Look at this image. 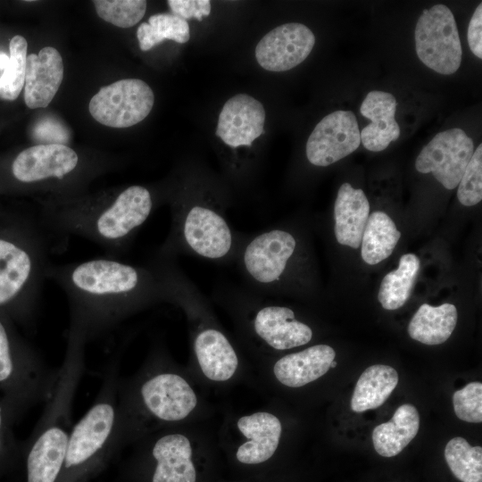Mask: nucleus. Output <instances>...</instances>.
Masks as SVG:
<instances>
[{
	"mask_svg": "<svg viewBox=\"0 0 482 482\" xmlns=\"http://www.w3.org/2000/svg\"><path fill=\"white\" fill-rule=\"evenodd\" d=\"M46 278L65 293L70 309L69 328L86 341L111 331L131 313L157 302H169L160 259L144 265L110 256L62 265L50 264Z\"/></svg>",
	"mask_w": 482,
	"mask_h": 482,
	"instance_id": "f257e3e1",
	"label": "nucleus"
},
{
	"mask_svg": "<svg viewBox=\"0 0 482 482\" xmlns=\"http://www.w3.org/2000/svg\"><path fill=\"white\" fill-rule=\"evenodd\" d=\"M155 204L149 188L133 185L97 199L48 204L40 224L55 233L84 237L116 258L130 247Z\"/></svg>",
	"mask_w": 482,
	"mask_h": 482,
	"instance_id": "f03ea898",
	"label": "nucleus"
},
{
	"mask_svg": "<svg viewBox=\"0 0 482 482\" xmlns=\"http://www.w3.org/2000/svg\"><path fill=\"white\" fill-rule=\"evenodd\" d=\"M86 339L68 329L63 362L50 398L28 441L27 482H56L72 428V405L85 370Z\"/></svg>",
	"mask_w": 482,
	"mask_h": 482,
	"instance_id": "7ed1b4c3",
	"label": "nucleus"
},
{
	"mask_svg": "<svg viewBox=\"0 0 482 482\" xmlns=\"http://www.w3.org/2000/svg\"><path fill=\"white\" fill-rule=\"evenodd\" d=\"M50 264L40 229H29L15 238L0 236V307L18 305L31 316Z\"/></svg>",
	"mask_w": 482,
	"mask_h": 482,
	"instance_id": "20e7f679",
	"label": "nucleus"
},
{
	"mask_svg": "<svg viewBox=\"0 0 482 482\" xmlns=\"http://www.w3.org/2000/svg\"><path fill=\"white\" fill-rule=\"evenodd\" d=\"M117 383V362L112 360L93 404L72 426L62 468L66 472L82 471L114 451Z\"/></svg>",
	"mask_w": 482,
	"mask_h": 482,
	"instance_id": "39448f33",
	"label": "nucleus"
},
{
	"mask_svg": "<svg viewBox=\"0 0 482 482\" xmlns=\"http://www.w3.org/2000/svg\"><path fill=\"white\" fill-rule=\"evenodd\" d=\"M59 369L50 368L31 348L14 345L0 320V386L9 388L22 407L46 403L52 395Z\"/></svg>",
	"mask_w": 482,
	"mask_h": 482,
	"instance_id": "423d86ee",
	"label": "nucleus"
},
{
	"mask_svg": "<svg viewBox=\"0 0 482 482\" xmlns=\"http://www.w3.org/2000/svg\"><path fill=\"white\" fill-rule=\"evenodd\" d=\"M414 38L417 55L427 67L443 75L457 71L462 48L454 16L446 5L438 4L423 11Z\"/></svg>",
	"mask_w": 482,
	"mask_h": 482,
	"instance_id": "0eeeda50",
	"label": "nucleus"
},
{
	"mask_svg": "<svg viewBox=\"0 0 482 482\" xmlns=\"http://www.w3.org/2000/svg\"><path fill=\"white\" fill-rule=\"evenodd\" d=\"M154 103V92L145 81L126 79L102 87L91 98L88 109L104 126L128 128L146 118Z\"/></svg>",
	"mask_w": 482,
	"mask_h": 482,
	"instance_id": "6e6552de",
	"label": "nucleus"
},
{
	"mask_svg": "<svg viewBox=\"0 0 482 482\" xmlns=\"http://www.w3.org/2000/svg\"><path fill=\"white\" fill-rule=\"evenodd\" d=\"M474 144L464 130L454 128L436 134L415 162L420 173L431 172L446 189L455 188L473 154Z\"/></svg>",
	"mask_w": 482,
	"mask_h": 482,
	"instance_id": "1a4fd4ad",
	"label": "nucleus"
},
{
	"mask_svg": "<svg viewBox=\"0 0 482 482\" xmlns=\"http://www.w3.org/2000/svg\"><path fill=\"white\" fill-rule=\"evenodd\" d=\"M361 144L354 113L336 111L325 116L311 133L305 147L307 160L326 167L354 152Z\"/></svg>",
	"mask_w": 482,
	"mask_h": 482,
	"instance_id": "9d476101",
	"label": "nucleus"
},
{
	"mask_svg": "<svg viewBox=\"0 0 482 482\" xmlns=\"http://www.w3.org/2000/svg\"><path fill=\"white\" fill-rule=\"evenodd\" d=\"M138 402L147 414L167 422L185 419L195 407L197 399L188 383L179 375L160 372L140 383Z\"/></svg>",
	"mask_w": 482,
	"mask_h": 482,
	"instance_id": "9b49d317",
	"label": "nucleus"
},
{
	"mask_svg": "<svg viewBox=\"0 0 482 482\" xmlns=\"http://www.w3.org/2000/svg\"><path fill=\"white\" fill-rule=\"evenodd\" d=\"M79 157L70 146L37 145L21 151L12 163V174L23 184L62 182L79 168Z\"/></svg>",
	"mask_w": 482,
	"mask_h": 482,
	"instance_id": "f8f14e48",
	"label": "nucleus"
},
{
	"mask_svg": "<svg viewBox=\"0 0 482 482\" xmlns=\"http://www.w3.org/2000/svg\"><path fill=\"white\" fill-rule=\"evenodd\" d=\"M314 44V34L307 26L286 23L273 29L259 41L255 58L264 70L286 71L303 62Z\"/></svg>",
	"mask_w": 482,
	"mask_h": 482,
	"instance_id": "ddd939ff",
	"label": "nucleus"
},
{
	"mask_svg": "<svg viewBox=\"0 0 482 482\" xmlns=\"http://www.w3.org/2000/svg\"><path fill=\"white\" fill-rule=\"evenodd\" d=\"M265 110L254 97L239 94L223 105L218 120L216 136L232 148L251 146L264 133Z\"/></svg>",
	"mask_w": 482,
	"mask_h": 482,
	"instance_id": "4468645a",
	"label": "nucleus"
},
{
	"mask_svg": "<svg viewBox=\"0 0 482 482\" xmlns=\"http://www.w3.org/2000/svg\"><path fill=\"white\" fill-rule=\"evenodd\" d=\"M255 335L276 350H287L308 344L312 329L295 318V312L284 305L261 304L253 319Z\"/></svg>",
	"mask_w": 482,
	"mask_h": 482,
	"instance_id": "2eb2a0df",
	"label": "nucleus"
},
{
	"mask_svg": "<svg viewBox=\"0 0 482 482\" xmlns=\"http://www.w3.org/2000/svg\"><path fill=\"white\" fill-rule=\"evenodd\" d=\"M63 79L60 53L52 46L42 48L38 54L27 56L24 101L30 109L46 107L57 93Z\"/></svg>",
	"mask_w": 482,
	"mask_h": 482,
	"instance_id": "dca6fc26",
	"label": "nucleus"
},
{
	"mask_svg": "<svg viewBox=\"0 0 482 482\" xmlns=\"http://www.w3.org/2000/svg\"><path fill=\"white\" fill-rule=\"evenodd\" d=\"M395 96L387 92L373 90L362 103L360 112L370 123L360 131L361 142L371 152L385 150L400 137V128L395 119Z\"/></svg>",
	"mask_w": 482,
	"mask_h": 482,
	"instance_id": "f3484780",
	"label": "nucleus"
},
{
	"mask_svg": "<svg viewBox=\"0 0 482 482\" xmlns=\"http://www.w3.org/2000/svg\"><path fill=\"white\" fill-rule=\"evenodd\" d=\"M237 428L247 438L237 452L240 462L257 464L273 455L281 435V423L276 416L269 412L244 416L238 420Z\"/></svg>",
	"mask_w": 482,
	"mask_h": 482,
	"instance_id": "a211bd4d",
	"label": "nucleus"
},
{
	"mask_svg": "<svg viewBox=\"0 0 482 482\" xmlns=\"http://www.w3.org/2000/svg\"><path fill=\"white\" fill-rule=\"evenodd\" d=\"M370 216V203L360 188L343 183L334 204V233L337 241L352 248L361 246L362 233Z\"/></svg>",
	"mask_w": 482,
	"mask_h": 482,
	"instance_id": "6ab92c4d",
	"label": "nucleus"
},
{
	"mask_svg": "<svg viewBox=\"0 0 482 482\" xmlns=\"http://www.w3.org/2000/svg\"><path fill=\"white\" fill-rule=\"evenodd\" d=\"M152 456L156 461L152 482H195L192 449L184 435L162 436L154 441Z\"/></svg>",
	"mask_w": 482,
	"mask_h": 482,
	"instance_id": "aec40b11",
	"label": "nucleus"
},
{
	"mask_svg": "<svg viewBox=\"0 0 482 482\" xmlns=\"http://www.w3.org/2000/svg\"><path fill=\"white\" fill-rule=\"evenodd\" d=\"M335 356L328 345H312L280 358L274 365V374L283 385L300 387L327 373Z\"/></svg>",
	"mask_w": 482,
	"mask_h": 482,
	"instance_id": "412c9836",
	"label": "nucleus"
},
{
	"mask_svg": "<svg viewBox=\"0 0 482 482\" xmlns=\"http://www.w3.org/2000/svg\"><path fill=\"white\" fill-rule=\"evenodd\" d=\"M194 350L203 373L214 381H225L235 373L238 359L227 337L219 329L207 327L197 332Z\"/></svg>",
	"mask_w": 482,
	"mask_h": 482,
	"instance_id": "4be33fe9",
	"label": "nucleus"
},
{
	"mask_svg": "<svg viewBox=\"0 0 482 482\" xmlns=\"http://www.w3.org/2000/svg\"><path fill=\"white\" fill-rule=\"evenodd\" d=\"M420 420L414 405L405 403L399 406L389 421L373 429L371 437L376 452L383 457L399 454L416 436Z\"/></svg>",
	"mask_w": 482,
	"mask_h": 482,
	"instance_id": "5701e85b",
	"label": "nucleus"
},
{
	"mask_svg": "<svg viewBox=\"0 0 482 482\" xmlns=\"http://www.w3.org/2000/svg\"><path fill=\"white\" fill-rule=\"evenodd\" d=\"M458 312L452 303L431 306L423 303L412 316L409 325L410 337L428 345L445 343L457 324Z\"/></svg>",
	"mask_w": 482,
	"mask_h": 482,
	"instance_id": "b1692460",
	"label": "nucleus"
},
{
	"mask_svg": "<svg viewBox=\"0 0 482 482\" xmlns=\"http://www.w3.org/2000/svg\"><path fill=\"white\" fill-rule=\"evenodd\" d=\"M397 371L385 364L367 368L360 376L351 399V409L362 412L381 406L398 384Z\"/></svg>",
	"mask_w": 482,
	"mask_h": 482,
	"instance_id": "393cba45",
	"label": "nucleus"
},
{
	"mask_svg": "<svg viewBox=\"0 0 482 482\" xmlns=\"http://www.w3.org/2000/svg\"><path fill=\"white\" fill-rule=\"evenodd\" d=\"M401 237L393 220L383 212H372L366 222L361 242L364 262L375 265L388 258Z\"/></svg>",
	"mask_w": 482,
	"mask_h": 482,
	"instance_id": "a878e982",
	"label": "nucleus"
},
{
	"mask_svg": "<svg viewBox=\"0 0 482 482\" xmlns=\"http://www.w3.org/2000/svg\"><path fill=\"white\" fill-rule=\"evenodd\" d=\"M420 268V259L413 253L403 254L397 269L382 279L378 299L388 311L397 310L409 299Z\"/></svg>",
	"mask_w": 482,
	"mask_h": 482,
	"instance_id": "bb28decb",
	"label": "nucleus"
},
{
	"mask_svg": "<svg viewBox=\"0 0 482 482\" xmlns=\"http://www.w3.org/2000/svg\"><path fill=\"white\" fill-rule=\"evenodd\" d=\"M139 48L148 51L163 40H173L179 44L187 43L190 38L187 21L173 13H156L141 23L137 31Z\"/></svg>",
	"mask_w": 482,
	"mask_h": 482,
	"instance_id": "cd10ccee",
	"label": "nucleus"
},
{
	"mask_svg": "<svg viewBox=\"0 0 482 482\" xmlns=\"http://www.w3.org/2000/svg\"><path fill=\"white\" fill-rule=\"evenodd\" d=\"M445 461L461 482H482V447L471 446L461 436L452 438L445 448Z\"/></svg>",
	"mask_w": 482,
	"mask_h": 482,
	"instance_id": "c85d7f7f",
	"label": "nucleus"
},
{
	"mask_svg": "<svg viewBox=\"0 0 482 482\" xmlns=\"http://www.w3.org/2000/svg\"><path fill=\"white\" fill-rule=\"evenodd\" d=\"M26 39L20 36H14L10 40L9 63L0 77V96L3 99L15 100L24 86L26 60H27Z\"/></svg>",
	"mask_w": 482,
	"mask_h": 482,
	"instance_id": "c756f323",
	"label": "nucleus"
},
{
	"mask_svg": "<svg viewBox=\"0 0 482 482\" xmlns=\"http://www.w3.org/2000/svg\"><path fill=\"white\" fill-rule=\"evenodd\" d=\"M93 3L100 18L120 28L136 25L146 11L144 0H95Z\"/></svg>",
	"mask_w": 482,
	"mask_h": 482,
	"instance_id": "7c9ffc66",
	"label": "nucleus"
},
{
	"mask_svg": "<svg viewBox=\"0 0 482 482\" xmlns=\"http://www.w3.org/2000/svg\"><path fill=\"white\" fill-rule=\"evenodd\" d=\"M459 202L473 206L482 200V145L479 144L463 172L457 189Z\"/></svg>",
	"mask_w": 482,
	"mask_h": 482,
	"instance_id": "2f4dec72",
	"label": "nucleus"
},
{
	"mask_svg": "<svg viewBox=\"0 0 482 482\" xmlns=\"http://www.w3.org/2000/svg\"><path fill=\"white\" fill-rule=\"evenodd\" d=\"M453 409L456 416L466 422L482 421V384L471 382L453 395Z\"/></svg>",
	"mask_w": 482,
	"mask_h": 482,
	"instance_id": "473e14b6",
	"label": "nucleus"
},
{
	"mask_svg": "<svg viewBox=\"0 0 482 482\" xmlns=\"http://www.w3.org/2000/svg\"><path fill=\"white\" fill-rule=\"evenodd\" d=\"M168 4L174 15L186 21L195 18L201 21L212 9L209 0H169Z\"/></svg>",
	"mask_w": 482,
	"mask_h": 482,
	"instance_id": "72a5a7b5",
	"label": "nucleus"
},
{
	"mask_svg": "<svg viewBox=\"0 0 482 482\" xmlns=\"http://www.w3.org/2000/svg\"><path fill=\"white\" fill-rule=\"evenodd\" d=\"M468 44L471 52L482 58V4L476 8L468 28Z\"/></svg>",
	"mask_w": 482,
	"mask_h": 482,
	"instance_id": "f704fd0d",
	"label": "nucleus"
},
{
	"mask_svg": "<svg viewBox=\"0 0 482 482\" xmlns=\"http://www.w3.org/2000/svg\"><path fill=\"white\" fill-rule=\"evenodd\" d=\"M63 129L64 128L59 121H56L54 119H46L43 121L38 122L35 128L34 133L37 140L42 143L41 145H65L66 142L62 137L52 132L53 130L55 131Z\"/></svg>",
	"mask_w": 482,
	"mask_h": 482,
	"instance_id": "c9c22d12",
	"label": "nucleus"
},
{
	"mask_svg": "<svg viewBox=\"0 0 482 482\" xmlns=\"http://www.w3.org/2000/svg\"><path fill=\"white\" fill-rule=\"evenodd\" d=\"M4 415H3V408L0 405V451L3 448V445L4 444Z\"/></svg>",
	"mask_w": 482,
	"mask_h": 482,
	"instance_id": "e433bc0d",
	"label": "nucleus"
},
{
	"mask_svg": "<svg viewBox=\"0 0 482 482\" xmlns=\"http://www.w3.org/2000/svg\"><path fill=\"white\" fill-rule=\"evenodd\" d=\"M9 63V56L5 54H0V70H4Z\"/></svg>",
	"mask_w": 482,
	"mask_h": 482,
	"instance_id": "4c0bfd02",
	"label": "nucleus"
},
{
	"mask_svg": "<svg viewBox=\"0 0 482 482\" xmlns=\"http://www.w3.org/2000/svg\"><path fill=\"white\" fill-rule=\"evenodd\" d=\"M337 366V362L335 361H333L331 363H330V368H335Z\"/></svg>",
	"mask_w": 482,
	"mask_h": 482,
	"instance_id": "58836bf2",
	"label": "nucleus"
}]
</instances>
